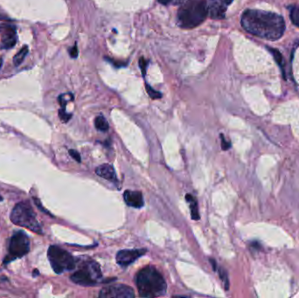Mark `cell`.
Masks as SVG:
<instances>
[{
    "label": "cell",
    "instance_id": "4",
    "mask_svg": "<svg viewBox=\"0 0 299 298\" xmlns=\"http://www.w3.org/2000/svg\"><path fill=\"white\" fill-rule=\"evenodd\" d=\"M11 221L13 224L28 229L34 233H42V228L38 222L36 214L29 202L22 201L15 206L11 213Z\"/></svg>",
    "mask_w": 299,
    "mask_h": 298
},
{
    "label": "cell",
    "instance_id": "18",
    "mask_svg": "<svg viewBox=\"0 0 299 298\" xmlns=\"http://www.w3.org/2000/svg\"><path fill=\"white\" fill-rule=\"evenodd\" d=\"M94 125L95 128L99 131H105L109 130V123L107 122L106 119L103 115H98L96 118L94 119Z\"/></svg>",
    "mask_w": 299,
    "mask_h": 298
},
{
    "label": "cell",
    "instance_id": "26",
    "mask_svg": "<svg viewBox=\"0 0 299 298\" xmlns=\"http://www.w3.org/2000/svg\"><path fill=\"white\" fill-rule=\"evenodd\" d=\"M172 1V0H159V2H160V3H161V4H169V3H171Z\"/></svg>",
    "mask_w": 299,
    "mask_h": 298
},
{
    "label": "cell",
    "instance_id": "23",
    "mask_svg": "<svg viewBox=\"0 0 299 298\" xmlns=\"http://www.w3.org/2000/svg\"><path fill=\"white\" fill-rule=\"evenodd\" d=\"M69 154L77 162H81V156L79 154L78 151H74V150H69Z\"/></svg>",
    "mask_w": 299,
    "mask_h": 298
},
{
    "label": "cell",
    "instance_id": "10",
    "mask_svg": "<svg viewBox=\"0 0 299 298\" xmlns=\"http://www.w3.org/2000/svg\"><path fill=\"white\" fill-rule=\"evenodd\" d=\"M234 0H208V14L213 20L225 18L227 9Z\"/></svg>",
    "mask_w": 299,
    "mask_h": 298
},
{
    "label": "cell",
    "instance_id": "21",
    "mask_svg": "<svg viewBox=\"0 0 299 298\" xmlns=\"http://www.w3.org/2000/svg\"><path fill=\"white\" fill-rule=\"evenodd\" d=\"M221 148H222V150H224V151L229 150V149L231 147V143H230V142H228V141L224 138V136L222 135V134L221 135Z\"/></svg>",
    "mask_w": 299,
    "mask_h": 298
},
{
    "label": "cell",
    "instance_id": "3",
    "mask_svg": "<svg viewBox=\"0 0 299 298\" xmlns=\"http://www.w3.org/2000/svg\"><path fill=\"white\" fill-rule=\"evenodd\" d=\"M208 15L205 0H189L178 11V24L182 28L192 29L201 25Z\"/></svg>",
    "mask_w": 299,
    "mask_h": 298
},
{
    "label": "cell",
    "instance_id": "7",
    "mask_svg": "<svg viewBox=\"0 0 299 298\" xmlns=\"http://www.w3.org/2000/svg\"><path fill=\"white\" fill-rule=\"evenodd\" d=\"M30 250V241L27 235L22 231H19L13 234L9 243L8 255L5 257L4 263H9L10 261L17 258L23 257Z\"/></svg>",
    "mask_w": 299,
    "mask_h": 298
},
{
    "label": "cell",
    "instance_id": "9",
    "mask_svg": "<svg viewBox=\"0 0 299 298\" xmlns=\"http://www.w3.org/2000/svg\"><path fill=\"white\" fill-rule=\"evenodd\" d=\"M1 48L11 49L16 45L18 37L15 26L11 25H0Z\"/></svg>",
    "mask_w": 299,
    "mask_h": 298
},
{
    "label": "cell",
    "instance_id": "17",
    "mask_svg": "<svg viewBox=\"0 0 299 298\" xmlns=\"http://www.w3.org/2000/svg\"><path fill=\"white\" fill-rule=\"evenodd\" d=\"M290 10V18L292 23L299 27V4H294L289 7Z\"/></svg>",
    "mask_w": 299,
    "mask_h": 298
},
{
    "label": "cell",
    "instance_id": "6",
    "mask_svg": "<svg viewBox=\"0 0 299 298\" xmlns=\"http://www.w3.org/2000/svg\"><path fill=\"white\" fill-rule=\"evenodd\" d=\"M47 255L55 273L62 274L65 271L74 270L76 266L74 257L68 251L57 246H51L48 249Z\"/></svg>",
    "mask_w": 299,
    "mask_h": 298
},
{
    "label": "cell",
    "instance_id": "24",
    "mask_svg": "<svg viewBox=\"0 0 299 298\" xmlns=\"http://www.w3.org/2000/svg\"><path fill=\"white\" fill-rule=\"evenodd\" d=\"M70 56L72 58H76L78 56V49L77 46L74 45L71 49L69 50Z\"/></svg>",
    "mask_w": 299,
    "mask_h": 298
},
{
    "label": "cell",
    "instance_id": "12",
    "mask_svg": "<svg viewBox=\"0 0 299 298\" xmlns=\"http://www.w3.org/2000/svg\"><path fill=\"white\" fill-rule=\"evenodd\" d=\"M123 199L125 200L126 204L131 207L140 208L144 204L142 193L137 191H131V190L125 191L123 193Z\"/></svg>",
    "mask_w": 299,
    "mask_h": 298
},
{
    "label": "cell",
    "instance_id": "22",
    "mask_svg": "<svg viewBox=\"0 0 299 298\" xmlns=\"http://www.w3.org/2000/svg\"><path fill=\"white\" fill-rule=\"evenodd\" d=\"M147 62L143 58H140L139 66L141 69H142V73H143V75L145 74V72H146V67H147Z\"/></svg>",
    "mask_w": 299,
    "mask_h": 298
},
{
    "label": "cell",
    "instance_id": "16",
    "mask_svg": "<svg viewBox=\"0 0 299 298\" xmlns=\"http://www.w3.org/2000/svg\"><path fill=\"white\" fill-rule=\"evenodd\" d=\"M27 53H28V46H24L21 48V51L13 57V64L16 66V67L21 65L23 61L25 60V56H26Z\"/></svg>",
    "mask_w": 299,
    "mask_h": 298
},
{
    "label": "cell",
    "instance_id": "20",
    "mask_svg": "<svg viewBox=\"0 0 299 298\" xmlns=\"http://www.w3.org/2000/svg\"><path fill=\"white\" fill-rule=\"evenodd\" d=\"M146 90H147L148 94L152 97V99H160L162 97V94L158 92L155 90H153L152 87L146 84Z\"/></svg>",
    "mask_w": 299,
    "mask_h": 298
},
{
    "label": "cell",
    "instance_id": "13",
    "mask_svg": "<svg viewBox=\"0 0 299 298\" xmlns=\"http://www.w3.org/2000/svg\"><path fill=\"white\" fill-rule=\"evenodd\" d=\"M95 173L107 180H110L113 183H117V179H116V175H115V170L114 168L111 164H108V163H104L100 165L98 167L95 169Z\"/></svg>",
    "mask_w": 299,
    "mask_h": 298
},
{
    "label": "cell",
    "instance_id": "25",
    "mask_svg": "<svg viewBox=\"0 0 299 298\" xmlns=\"http://www.w3.org/2000/svg\"><path fill=\"white\" fill-rule=\"evenodd\" d=\"M210 262H211V265L213 267V270H214V271H216V270H217V264H216L215 260L210 259Z\"/></svg>",
    "mask_w": 299,
    "mask_h": 298
},
{
    "label": "cell",
    "instance_id": "19",
    "mask_svg": "<svg viewBox=\"0 0 299 298\" xmlns=\"http://www.w3.org/2000/svg\"><path fill=\"white\" fill-rule=\"evenodd\" d=\"M219 275L220 278L222 280V282H224V285H225L226 290L230 289V280H229V275L228 273L223 268H220L219 269Z\"/></svg>",
    "mask_w": 299,
    "mask_h": 298
},
{
    "label": "cell",
    "instance_id": "2",
    "mask_svg": "<svg viewBox=\"0 0 299 298\" xmlns=\"http://www.w3.org/2000/svg\"><path fill=\"white\" fill-rule=\"evenodd\" d=\"M136 282L140 297L157 298L165 294L167 285L164 277L153 267H146L137 275Z\"/></svg>",
    "mask_w": 299,
    "mask_h": 298
},
{
    "label": "cell",
    "instance_id": "15",
    "mask_svg": "<svg viewBox=\"0 0 299 298\" xmlns=\"http://www.w3.org/2000/svg\"><path fill=\"white\" fill-rule=\"evenodd\" d=\"M267 48L269 49V51L272 53V55L274 56L275 61L277 63V65L281 68V69H282V72H283V77L284 79H286V75H285V70H284V60H283V55H282V53L279 52L278 50L275 49V48H271V47H269V46H267Z\"/></svg>",
    "mask_w": 299,
    "mask_h": 298
},
{
    "label": "cell",
    "instance_id": "5",
    "mask_svg": "<svg viewBox=\"0 0 299 298\" xmlns=\"http://www.w3.org/2000/svg\"><path fill=\"white\" fill-rule=\"evenodd\" d=\"M102 276L98 263L87 258L79 264V270L71 275V281L79 285L93 286L100 282Z\"/></svg>",
    "mask_w": 299,
    "mask_h": 298
},
{
    "label": "cell",
    "instance_id": "1",
    "mask_svg": "<svg viewBox=\"0 0 299 298\" xmlns=\"http://www.w3.org/2000/svg\"><path fill=\"white\" fill-rule=\"evenodd\" d=\"M241 24L248 33L268 41H276L283 36L285 23L283 17L262 10H246Z\"/></svg>",
    "mask_w": 299,
    "mask_h": 298
},
{
    "label": "cell",
    "instance_id": "27",
    "mask_svg": "<svg viewBox=\"0 0 299 298\" xmlns=\"http://www.w3.org/2000/svg\"><path fill=\"white\" fill-rule=\"evenodd\" d=\"M2 66H3V58H0V69H1Z\"/></svg>",
    "mask_w": 299,
    "mask_h": 298
},
{
    "label": "cell",
    "instance_id": "11",
    "mask_svg": "<svg viewBox=\"0 0 299 298\" xmlns=\"http://www.w3.org/2000/svg\"><path fill=\"white\" fill-rule=\"evenodd\" d=\"M145 253L146 249H144L121 250L116 254V262L122 267H127Z\"/></svg>",
    "mask_w": 299,
    "mask_h": 298
},
{
    "label": "cell",
    "instance_id": "8",
    "mask_svg": "<svg viewBox=\"0 0 299 298\" xmlns=\"http://www.w3.org/2000/svg\"><path fill=\"white\" fill-rule=\"evenodd\" d=\"M99 297L103 298H131L135 297V293L132 288L129 286L114 284L103 288Z\"/></svg>",
    "mask_w": 299,
    "mask_h": 298
},
{
    "label": "cell",
    "instance_id": "14",
    "mask_svg": "<svg viewBox=\"0 0 299 298\" xmlns=\"http://www.w3.org/2000/svg\"><path fill=\"white\" fill-rule=\"evenodd\" d=\"M185 199L187 200V202L190 203V207H191V216L192 219L194 221L200 220V215H199V211H198V203L195 198L193 195L187 194L185 196Z\"/></svg>",
    "mask_w": 299,
    "mask_h": 298
}]
</instances>
